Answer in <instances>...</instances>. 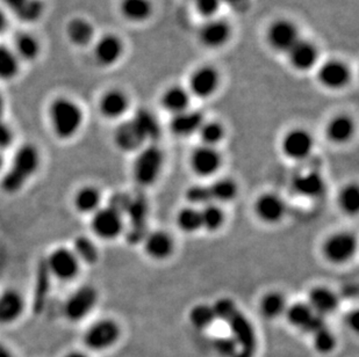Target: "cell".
Here are the masks:
<instances>
[{"mask_svg":"<svg viewBox=\"0 0 359 357\" xmlns=\"http://www.w3.org/2000/svg\"><path fill=\"white\" fill-rule=\"evenodd\" d=\"M40 166V150L29 143L21 145L14 153L8 169L4 173L0 188L7 195H15L34 178Z\"/></svg>","mask_w":359,"mask_h":357,"instance_id":"obj_1","label":"cell"},{"mask_svg":"<svg viewBox=\"0 0 359 357\" xmlns=\"http://www.w3.org/2000/svg\"><path fill=\"white\" fill-rule=\"evenodd\" d=\"M217 318L226 321L231 328L233 339L238 344V353L235 357H252L256 353V335L250 321L238 310L234 302L221 298L213 307Z\"/></svg>","mask_w":359,"mask_h":357,"instance_id":"obj_2","label":"cell"},{"mask_svg":"<svg viewBox=\"0 0 359 357\" xmlns=\"http://www.w3.org/2000/svg\"><path fill=\"white\" fill-rule=\"evenodd\" d=\"M48 118L54 135L61 141H70L83 127L84 113L72 99L60 97L49 105Z\"/></svg>","mask_w":359,"mask_h":357,"instance_id":"obj_3","label":"cell"},{"mask_svg":"<svg viewBox=\"0 0 359 357\" xmlns=\"http://www.w3.org/2000/svg\"><path fill=\"white\" fill-rule=\"evenodd\" d=\"M81 265L74 251L65 246L51 251L46 261L48 273L63 282L75 280L79 276Z\"/></svg>","mask_w":359,"mask_h":357,"instance_id":"obj_4","label":"cell"},{"mask_svg":"<svg viewBox=\"0 0 359 357\" xmlns=\"http://www.w3.org/2000/svg\"><path fill=\"white\" fill-rule=\"evenodd\" d=\"M98 302V293L92 286H81L65 300L63 314L70 323L84 321Z\"/></svg>","mask_w":359,"mask_h":357,"instance_id":"obj_5","label":"cell"},{"mask_svg":"<svg viewBox=\"0 0 359 357\" xmlns=\"http://www.w3.org/2000/svg\"><path fill=\"white\" fill-rule=\"evenodd\" d=\"M120 337V327L111 319H102L92 323L84 333L85 347L92 351H107L118 342Z\"/></svg>","mask_w":359,"mask_h":357,"instance_id":"obj_6","label":"cell"},{"mask_svg":"<svg viewBox=\"0 0 359 357\" xmlns=\"http://www.w3.org/2000/svg\"><path fill=\"white\" fill-rule=\"evenodd\" d=\"M163 166V155L160 148L149 146L143 150L134 162V176L140 185L149 186L156 181Z\"/></svg>","mask_w":359,"mask_h":357,"instance_id":"obj_7","label":"cell"},{"mask_svg":"<svg viewBox=\"0 0 359 357\" xmlns=\"http://www.w3.org/2000/svg\"><path fill=\"white\" fill-rule=\"evenodd\" d=\"M91 230L100 239H116L123 231V218L121 214L112 206L99 208L92 215Z\"/></svg>","mask_w":359,"mask_h":357,"instance_id":"obj_8","label":"cell"},{"mask_svg":"<svg viewBox=\"0 0 359 357\" xmlns=\"http://www.w3.org/2000/svg\"><path fill=\"white\" fill-rule=\"evenodd\" d=\"M357 240L350 233H337L325 241L323 253L325 258L334 263H343L356 253Z\"/></svg>","mask_w":359,"mask_h":357,"instance_id":"obj_9","label":"cell"},{"mask_svg":"<svg viewBox=\"0 0 359 357\" xmlns=\"http://www.w3.org/2000/svg\"><path fill=\"white\" fill-rule=\"evenodd\" d=\"M25 312V300L18 290L0 293V325H11L20 319Z\"/></svg>","mask_w":359,"mask_h":357,"instance_id":"obj_10","label":"cell"},{"mask_svg":"<svg viewBox=\"0 0 359 357\" xmlns=\"http://www.w3.org/2000/svg\"><path fill=\"white\" fill-rule=\"evenodd\" d=\"M312 136L302 129H295L288 132L283 141V151L288 158L300 160L305 159L312 151Z\"/></svg>","mask_w":359,"mask_h":357,"instance_id":"obj_11","label":"cell"},{"mask_svg":"<svg viewBox=\"0 0 359 357\" xmlns=\"http://www.w3.org/2000/svg\"><path fill=\"white\" fill-rule=\"evenodd\" d=\"M269 42L272 47L279 51L291 50V48L298 42V29L290 21H276L269 31Z\"/></svg>","mask_w":359,"mask_h":357,"instance_id":"obj_12","label":"cell"},{"mask_svg":"<svg viewBox=\"0 0 359 357\" xmlns=\"http://www.w3.org/2000/svg\"><path fill=\"white\" fill-rule=\"evenodd\" d=\"M146 136L134 120L123 122L114 132V142L123 151H134L146 141Z\"/></svg>","mask_w":359,"mask_h":357,"instance_id":"obj_13","label":"cell"},{"mask_svg":"<svg viewBox=\"0 0 359 357\" xmlns=\"http://www.w3.org/2000/svg\"><path fill=\"white\" fill-rule=\"evenodd\" d=\"M123 52L121 40L116 35H105L95 47V59L102 66H111L119 61Z\"/></svg>","mask_w":359,"mask_h":357,"instance_id":"obj_14","label":"cell"},{"mask_svg":"<svg viewBox=\"0 0 359 357\" xmlns=\"http://www.w3.org/2000/svg\"><path fill=\"white\" fill-rule=\"evenodd\" d=\"M191 164L194 172L201 176H212L221 165V157L212 146H203L194 151Z\"/></svg>","mask_w":359,"mask_h":357,"instance_id":"obj_15","label":"cell"},{"mask_svg":"<svg viewBox=\"0 0 359 357\" xmlns=\"http://www.w3.org/2000/svg\"><path fill=\"white\" fill-rule=\"evenodd\" d=\"M4 5L19 19L32 24L38 21L44 12L42 0H1Z\"/></svg>","mask_w":359,"mask_h":357,"instance_id":"obj_16","label":"cell"},{"mask_svg":"<svg viewBox=\"0 0 359 357\" xmlns=\"http://www.w3.org/2000/svg\"><path fill=\"white\" fill-rule=\"evenodd\" d=\"M219 84V74L213 68H201L191 78V91L199 98L213 94Z\"/></svg>","mask_w":359,"mask_h":357,"instance_id":"obj_17","label":"cell"},{"mask_svg":"<svg viewBox=\"0 0 359 357\" xmlns=\"http://www.w3.org/2000/svg\"><path fill=\"white\" fill-rule=\"evenodd\" d=\"M128 109V99L123 92L111 90L102 95L99 102V111L102 116L109 120L120 118Z\"/></svg>","mask_w":359,"mask_h":357,"instance_id":"obj_18","label":"cell"},{"mask_svg":"<svg viewBox=\"0 0 359 357\" xmlns=\"http://www.w3.org/2000/svg\"><path fill=\"white\" fill-rule=\"evenodd\" d=\"M290 62L297 70L306 71L313 68L318 59V50L307 41L299 40L288 51Z\"/></svg>","mask_w":359,"mask_h":357,"instance_id":"obj_19","label":"cell"},{"mask_svg":"<svg viewBox=\"0 0 359 357\" xmlns=\"http://www.w3.org/2000/svg\"><path fill=\"white\" fill-rule=\"evenodd\" d=\"M309 305L314 314L321 317L335 312L339 307V298L332 290L316 288L309 293Z\"/></svg>","mask_w":359,"mask_h":357,"instance_id":"obj_20","label":"cell"},{"mask_svg":"<svg viewBox=\"0 0 359 357\" xmlns=\"http://www.w3.org/2000/svg\"><path fill=\"white\" fill-rule=\"evenodd\" d=\"M349 77V70L341 62H327L319 70V80L328 88H343Z\"/></svg>","mask_w":359,"mask_h":357,"instance_id":"obj_21","label":"cell"},{"mask_svg":"<svg viewBox=\"0 0 359 357\" xmlns=\"http://www.w3.org/2000/svg\"><path fill=\"white\" fill-rule=\"evenodd\" d=\"M255 210L262 220L265 223H276L283 218L285 204L278 196L265 194L257 200Z\"/></svg>","mask_w":359,"mask_h":357,"instance_id":"obj_22","label":"cell"},{"mask_svg":"<svg viewBox=\"0 0 359 357\" xmlns=\"http://www.w3.org/2000/svg\"><path fill=\"white\" fill-rule=\"evenodd\" d=\"M72 202L81 215H93L100 208L102 194L93 186H84L76 192Z\"/></svg>","mask_w":359,"mask_h":357,"instance_id":"obj_23","label":"cell"},{"mask_svg":"<svg viewBox=\"0 0 359 357\" xmlns=\"http://www.w3.org/2000/svg\"><path fill=\"white\" fill-rule=\"evenodd\" d=\"M70 43L76 47H86L95 37V28L90 21L83 18H75L69 21L65 29Z\"/></svg>","mask_w":359,"mask_h":357,"instance_id":"obj_24","label":"cell"},{"mask_svg":"<svg viewBox=\"0 0 359 357\" xmlns=\"http://www.w3.org/2000/svg\"><path fill=\"white\" fill-rule=\"evenodd\" d=\"M229 35H231V29L224 21H210L200 29L201 42L210 48L220 47L226 43Z\"/></svg>","mask_w":359,"mask_h":357,"instance_id":"obj_25","label":"cell"},{"mask_svg":"<svg viewBox=\"0 0 359 357\" xmlns=\"http://www.w3.org/2000/svg\"><path fill=\"white\" fill-rule=\"evenodd\" d=\"M144 250L153 259L163 260L172 253L173 244L169 234L164 232L150 233L144 238Z\"/></svg>","mask_w":359,"mask_h":357,"instance_id":"obj_26","label":"cell"},{"mask_svg":"<svg viewBox=\"0 0 359 357\" xmlns=\"http://www.w3.org/2000/svg\"><path fill=\"white\" fill-rule=\"evenodd\" d=\"M203 123V115L200 113L185 111L175 115L171 121V130L178 136L192 135L194 132H199Z\"/></svg>","mask_w":359,"mask_h":357,"instance_id":"obj_27","label":"cell"},{"mask_svg":"<svg viewBox=\"0 0 359 357\" xmlns=\"http://www.w3.org/2000/svg\"><path fill=\"white\" fill-rule=\"evenodd\" d=\"M13 50L20 61H35L41 52L40 42L34 35L20 33L14 38Z\"/></svg>","mask_w":359,"mask_h":357,"instance_id":"obj_28","label":"cell"},{"mask_svg":"<svg viewBox=\"0 0 359 357\" xmlns=\"http://www.w3.org/2000/svg\"><path fill=\"white\" fill-rule=\"evenodd\" d=\"M295 192L306 197H316L325 190V181L318 173H307L295 178Z\"/></svg>","mask_w":359,"mask_h":357,"instance_id":"obj_29","label":"cell"},{"mask_svg":"<svg viewBox=\"0 0 359 357\" xmlns=\"http://www.w3.org/2000/svg\"><path fill=\"white\" fill-rule=\"evenodd\" d=\"M20 71V59L13 49L0 44V80H12Z\"/></svg>","mask_w":359,"mask_h":357,"instance_id":"obj_30","label":"cell"},{"mask_svg":"<svg viewBox=\"0 0 359 357\" xmlns=\"http://www.w3.org/2000/svg\"><path fill=\"white\" fill-rule=\"evenodd\" d=\"M353 122L346 116H339L330 121L327 127V136L335 143H344L353 136Z\"/></svg>","mask_w":359,"mask_h":357,"instance_id":"obj_31","label":"cell"},{"mask_svg":"<svg viewBox=\"0 0 359 357\" xmlns=\"http://www.w3.org/2000/svg\"><path fill=\"white\" fill-rule=\"evenodd\" d=\"M190 97L184 88H172L163 95V107L173 114H180L187 111Z\"/></svg>","mask_w":359,"mask_h":357,"instance_id":"obj_32","label":"cell"},{"mask_svg":"<svg viewBox=\"0 0 359 357\" xmlns=\"http://www.w3.org/2000/svg\"><path fill=\"white\" fill-rule=\"evenodd\" d=\"M121 12L128 20H146L151 14V4L149 0H122Z\"/></svg>","mask_w":359,"mask_h":357,"instance_id":"obj_33","label":"cell"},{"mask_svg":"<svg viewBox=\"0 0 359 357\" xmlns=\"http://www.w3.org/2000/svg\"><path fill=\"white\" fill-rule=\"evenodd\" d=\"M314 317H316V314L313 312L309 304L297 303L292 305L291 307H288V321L291 325L297 328H300L304 332L307 330Z\"/></svg>","mask_w":359,"mask_h":357,"instance_id":"obj_34","label":"cell"},{"mask_svg":"<svg viewBox=\"0 0 359 357\" xmlns=\"http://www.w3.org/2000/svg\"><path fill=\"white\" fill-rule=\"evenodd\" d=\"M75 253L76 256L79 258L81 263L86 265H93L99 259L98 248L95 247V244L90 238L85 236H79L74 241V248H72Z\"/></svg>","mask_w":359,"mask_h":357,"instance_id":"obj_35","label":"cell"},{"mask_svg":"<svg viewBox=\"0 0 359 357\" xmlns=\"http://www.w3.org/2000/svg\"><path fill=\"white\" fill-rule=\"evenodd\" d=\"M217 319V314L213 307L207 304H198L190 311V321L198 330H205L213 325Z\"/></svg>","mask_w":359,"mask_h":357,"instance_id":"obj_36","label":"cell"},{"mask_svg":"<svg viewBox=\"0 0 359 357\" xmlns=\"http://www.w3.org/2000/svg\"><path fill=\"white\" fill-rule=\"evenodd\" d=\"M208 188H210L212 200H215L219 202H229L234 199L238 192V187L235 185V182L231 181L229 178H222V180L215 181Z\"/></svg>","mask_w":359,"mask_h":357,"instance_id":"obj_37","label":"cell"},{"mask_svg":"<svg viewBox=\"0 0 359 357\" xmlns=\"http://www.w3.org/2000/svg\"><path fill=\"white\" fill-rule=\"evenodd\" d=\"M201 227L207 231H217L220 229L224 220V215L220 208L213 204H206L200 210Z\"/></svg>","mask_w":359,"mask_h":357,"instance_id":"obj_38","label":"cell"},{"mask_svg":"<svg viewBox=\"0 0 359 357\" xmlns=\"http://www.w3.org/2000/svg\"><path fill=\"white\" fill-rule=\"evenodd\" d=\"M285 300L280 293H268L261 302L262 314L266 318H276L284 312Z\"/></svg>","mask_w":359,"mask_h":357,"instance_id":"obj_39","label":"cell"},{"mask_svg":"<svg viewBox=\"0 0 359 357\" xmlns=\"http://www.w3.org/2000/svg\"><path fill=\"white\" fill-rule=\"evenodd\" d=\"M177 224L184 232H196L198 230L201 229L199 210L194 209V208L180 210V214L177 216Z\"/></svg>","mask_w":359,"mask_h":357,"instance_id":"obj_40","label":"cell"},{"mask_svg":"<svg viewBox=\"0 0 359 357\" xmlns=\"http://www.w3.org/2000/svg\"><path fill=\"white\" fill-rule=\"evenodd\" d=\"M339 204L346 214L356 215L359 209L358 187L350 185L343 189L341 196H339Z\"/></svg>","mask_w":359,"mask_h":357,"instance_id":"obj_41","label":"cell"},{"mask_svg":"<svg viewBox=\"0 0 359 357\" xmlns=\"http://www.w3.org/2000/svg\"><path fill=\"white\" fill-rule=\"evenodd\" d=\"M133 120L137 123L140 129L142 130L143 134L146 136V139H156L158 134H160V129L157 125L156 120L148 111H140Z\"/></svg>","mask_w":359,"mask_h":357,"instance_id":"obj_42","label":"cell"},{"mask_svg":"<svg viewBox=\"0 0 359 357\" xmlns=\"http://www.w3.org/2000/svg\"><path fill=\"white\" fill-rule=\"evenodd\" d=\"M200 139L207 146H213L224 139V132L222 125L215 122L203 123L199 129Z\"/></svg>","mask_w":359,"mask_h":357,"instance_id":"obj_43","label":"cell"},{"mask_svg":"<svg viewBox=\"0 0 359 357\" xmlns=\"http://www.w3.org/2000/svg\"><path fill=\"white\" fill-rule=\"evenodd\" d=\"M313 335H314V347L321 354H328L335 348V337L332 335V332L327 328V326L316 330Z\"/></svg>","mask_w":359,"mask_h":357,"instance_id":"obj_44","label":"cell"},{"mask_svg":"<svg viewBox=\"0 0 359 357\" xmlns=\"http://www.w3.org/2000/svg\"><path fill=\"white\" fill-rule=\"evenodd\" d=\"M187 197L189 202L194 203V204H200V206L210 204V201H212L210 188L206 186H194V187H191L187 190Z\"/></svg>","mask_w":359,"mask_h":357,"instance_id":"obj_45","label":"cell"},{"mask_svg":"<svg viewBox=\"0 0 359 357\" xmlns=\"http://www.w3.org/2000/svg\"><path fill=\"white\" fill-rule=\"evenodd\" d=\"M214 346L221 354L235 357L238 355V347L233 337H220L214 342Z\"/></svg>","mask_w":359,"mask_h":357,"instance_id":"obj_46","label":"cell"},{"mask_svg":"<svg viewBox=\"0 0 359 357\" xmlns=\"http://www.w3.org/2000/svg\"><path fill=\"white\" fill-rule=\"evenodd\" d=\"M14 132L8 123L0 118V152L10 148L13 144Z\"/></svg>","mask_w":359,"mask_h":357,"instance_id":"obj_47","label":"cell"},{"mask_svg":"<svg viewBox=\"0 0 359 357\" xmlns=\"http://www.w3.org/2000/svg\"><path fill=\"white\" fill-rule=\"evenodd\" d=\"M196 5L200 14L210 17L219 10L221 0H196Z\"/></svg>","mask_w":359,"mask_h":357,"instance_id":"obj_48","label":"cell"},{"mask_svg":"<svg viewBox=\"0 0 359 357\" xmlns=\"http://www.w3.org/2000/svg\"><path fill=\"white\" fill-rule=\"evenodd\" d=\"M348 321H349V325L353 330H358L359 327V317L358 314L357 312H353V314H350L349 319H348Z\"/></svg>","mask_w":359,"mask_h":357,"instance_id":"obj_49","label":"cell"},{"mask_svg":"<svg viewBox=\"0 0 359 357\" xmlns=\"http://www.w3.org/2000/svg\"><path fill=\"white\" fill-rule=\"evenodd\" d=\"M7 26H8L7 17L4 14L3 10H0V35L3 34L4 31H6Z\"/></svg>","mask_w":359,"mask_h":357,"instance_id":"obj_50","label":"cell"},{"mask_svg":"<svg viewBox=\"0 0 359 357\" xmlns=\"http://www.w3.org/2000/svg\"><path fill=\"white\" fill-rule=\"evenodd\" d=\"M0 357H15L6 344L0 342Z\"/></svg>","mask_w":359,"mask_h":357,"instance_id":"obj_51","label":"cell"},{"mask_svg":"<svg viewBox=\"0 0 359 357\" xmlns=\"http://www.w3.org/2000/svg\"><path fill=\"white\" fill-rule=\"evenodd\" d=\"M4 113H5V99L1 92H0V118H3Z\"/></svg>","mask_w":359,"mask_h":357,"instance_id":"obj_52","label":"cell"},{"mask_svg":"<svg viewBox=\"0 0 359 357\" xmlns=\"http://www.w3.org/2000/svg\"><path fill=\"white\" fill-rule=\"evenodd\" d=\"M65 357H88V355L85 354V353H81V351H70L68 354L65 355Z\"/></svg>","mask_w":359,"mask_h":357,"instance_id":"obj_53","label":"cell"},{"mask_svg":"<svg viewBox=\"0 0 359 357\" xmlns=\"http://www.w3.org/2000/svg\"><path fill=\"white\" fill-rule=\"evenodd\" d=\"M4 169V157L3 153L0 152V173H1V171H3Z\"/></svg>","mask_w":359,"mask_h":357,"instance_id":"obj_54","label":"cell"},{"mask_svg":"<svg viewBox=\"0 0 359 357\" xmlns=\"http://www.w3.org/2000/svg\"><path fill=\"white\" fill-rule=\"evenodd\" d=\"M221 1H226V3L229 4H238L240 3L241 0H221Z\"/></svg>","mask_w":359,"mask_h":357,"instance_id":"obj_55","label":"cell"}]
</instances>
